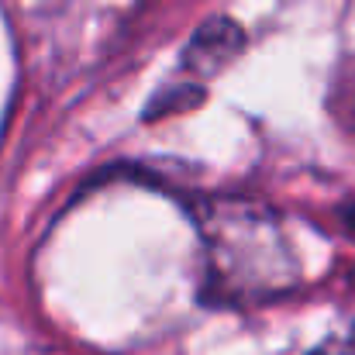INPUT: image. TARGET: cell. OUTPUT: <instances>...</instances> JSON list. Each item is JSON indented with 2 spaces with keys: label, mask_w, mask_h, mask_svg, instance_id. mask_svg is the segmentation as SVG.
<instances>
[{
  "label": "cell",
  "mask_w": 355,
  "mask_h": 355,
  "mask_svg": "<svg viewBox=\"0 0 355 355\" xmlns=\"http://www.w3.org/2000/svg\"><path fill=\"white\" fill-rule=\"evenodd\" d=\"M241 52H245L241 24L218 14V17H207L193 31L190 45L183 49V69L197 80H214L235 62Z\"/></svg>",
  "instance_id": "cell-2"
},
{
  "label": "cell",
  "mask_w": 355,
  "mask_h": 355,
  "mask_svg": "<svg viewBox=\"0 0 355 355\" xmlns=\"http://www.w3.org/2000/svg\"><path fill=\"white\" fill-rule=\"evenodd\" d=\"M314 355H355V335L352 338H331V342H324Z\"/></svg>",
  "instance_id": "cell-4"
},
{
  "label": "cell",
  "mask_w": 355,
  "mask_h": 355,
  "mask_svg": "<svg viewBox=\"0 0 355 355\" xmlns=\"http://www.w3.org/2000/svg\"><path fill=\"white\" fill-rule=\"evenodd\" d=\"M204 238V297L214 304H255L300 283V262L279 218L241 197H211L193 207Z\"/></svg>",
  "instance_id": "cell-1"
},
{
  "label": "cell",
  "mask_w": 355,
  "mask_h": 355,
  "mask_svg": "<svg viewBox=\"0 0 355 355\" xmlns=\"http://www.w3.org/2000/svg\"><path fill=\"white\" fill-rule=\"evenodd\" d=\"M200 87H180V90H173V94H159L155 97V104H152V111H148V118H159V114H166V111H180V107H193V104H200Z\"/></svg>",
  "instance_id": "cell-3"
}]
</instances>
